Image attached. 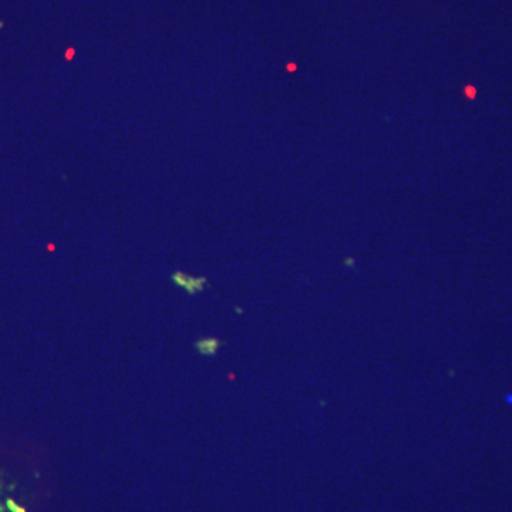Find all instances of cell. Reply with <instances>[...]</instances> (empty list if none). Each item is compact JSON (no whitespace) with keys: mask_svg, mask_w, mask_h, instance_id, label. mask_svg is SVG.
<instances>
[]
</instances>
